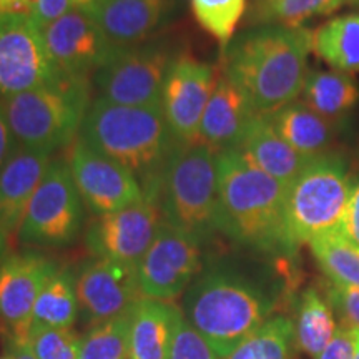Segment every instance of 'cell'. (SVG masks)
<instances>
[{"mask_svg": "<svg viewBox=\"0 0 359 359\" xmlns=\"http://www.w3.org/2000/svg\"><path fill=\"white\" fill-rule=\"evenodd\" d=\"M116 47L147 42L167 25L173 0H98L82 8Z\"/></svg>", "mask_w": 359, "mask_h": 359, "instance_id": "obj_18", "label": "cell"}, {"mask_svg": "<svg viewBox=\"0 0 359 359\" xmlns=\"http://www.w3.org/2000/svg\"><path fill=\"white\" fill-rule=\"evenodd\" d=\"M130 311L90 327L80 344V359H128Z\"/></svg>", "mask_w": 359, "mask_h": 359, "instance_id": "obj_32", "label": "cell"}, {"mask_svg": "<svg viewBox=\"0 0 359 359\" xmlns=\"http://www.w3.org/2000/svg\"><path fill=\"white\" fill-rule=\"evenodd\" d=\"M7 15V0H0V17Z\"/></svg>", "mask_w": 359, "mask_h": 359, "instance_id": "obj_46", "label": "cell"}, {"mask_svg": "<svg viewBox=\"0 0 359 359\" xmlns=\"http://www.w3.org/2000/svg\"><path fill=\"white\" fill-rule=\"evenodd\" d=\"M354 354V339H353V327L346 325L338 326L334 338L330 341V344L325 348L316 359H353Z\"/></svg>", "mask_w": 359, "mask_h": 359, "instance_id": "obj_38", "label": "cell"}, {"mask_svg": "<svg viewBox=\"0 0 359 359\" xmlns=\"http://www.w3.org/2000/svg\"><path fill=\"white\" fill-rule=\"evenodd\" d=\"M311 50L333 70L359 74V13H344L313 30Z\"/></svg>", "mask_w": 359, "mask_h": 359, "instance_id": "obj_26", "label": "cell"}, {"mask_svg": "<svg viewBox=\"0 0 359 359\" xmlns=\"http://www.w3.org/2000/svg\"><path fill=\"white\" fill-rule=\"evenodd\" d=\"M346 132L349 133V138H351V147H353V158L359 165V118L348 123Z\"/></svg>", "mask_w": 359, "mask_h": 359, "instance_id": "obj_41", "label": "cell"}, {"mask_svg": "<svg viewBox=\"0 0 359 359\" xmlns=\"http://www.w3.org/2000/svg\"><path fill=\"white\" fill-rule=\"evenodd\" d=\"M161 219L201 246L219 235L217 154L201 143L182 145L165 168L156 196Z\"/></svg>", "mask_w": 359, "mask_h": 359, "instance_id": "obj_6", "label": "cell"}, {"mask_svg": "<svg viewBox=\"0 0 359 359\" xmlns=\"http://www.w3.org/2000/svg\"><path fill=\"white\" fill-rule=\"evenodd\" d=\"M60 75L42 30L29 15L0 17V98L52 83Z\"/></svg>", "mask_w": 359, "mask_h": 359, "instance_id": "obj_10", "label": "cell"}, {"mask_svg": "<svg viewBox=\"0 0 359 359\" xmlns=\"http://www.w3.org/2000/svg\"><path fill=\"white\" fill-rule=\"evenodd\" d=\"M19 143L13 137L11 125L7 122L6 111H4L2 103H0V168L7 163L8 158L19 150Z\"/></svg>", "mask_w": 359, "mask_h": 359, "instance_id": "obj_39", "label": "cell"}, {"mask_svg": "<svg viewBox=\"0 0 359 359\" xmlns=\"http://www.w3.org/2000/svg\"><path fill=\"white\" fill-rule=\"evenodd\" d=\"M349 6H358L359 7V0H349Z\"/></svg>", "mask_w": 359, "mask_h": 359, "instance_id": "obj_47", "label": "cell"}, {"mask_svg": "<svg viewBox=\"0 0 359 359\" xmlns=\"http://www.w3.org/2000/svg\"><path fill=\"white\" fill-rule=\"evenodd\" d=\"M266 116L283 140L308 158H318L336 151L339 133L346 132L348 127L318 115L298 100Z\"/></svg>", "mask_w": 359, "mask_h": 359, "instance_id": "obj_23", "label": "cell"}, {"mask_svg": "<svg viewBox=\"0 0 359 359\" xmlns=\"http://www.w3.org/2000/svg\"><path fill=\"white\" fill-rule=\"evenodd\" d=\"M27 4L29 17L42 32L75 7L74 0H27Z\"/></svg>", "mask_w": 359, "mask_h": 359, "instance_id": "obj_36", "label": "cell"}, {"mask_svg": "<svg viewBox=\"0 0 359 359\" xmlns=\"http://www.w3.org/2000/svg\"><path fill=\"white\" fill-rule=\"evenodd\" d=\"M203 264V246L161 219L137 266L143 298L173 302L185 294Z\"/></svg>", "mask_w": 359, "mask_h": 359, "instance_id": "obj_11", "label": "cell"}, {"mask_svg": "<svg viewBox=\"0 0 359 359\" xmlns=\"http://www.w3.org/2000/svg\"><path fill=\"white\" fill-rule=\"evenodd\" d=\"M353 339H354L353 359H359V330L358 327H353Z\"/></svg>", "mask_w": 359, "mask_h": 359, "instance_id": "obj_44", "label": "cell"}, {"mask_svg": "<svg viewBox=\"0 0 359 359\" xmlns=\"http://www.w3.org/2000/svg\"><path fill=\"white\" fill-rule=\"evenodd\" d=\"M182 318L172 302L142 298L130 311L128 359H168Z\"/></svg>", "mask_w": 359, "mask_h": 359, "instance_id": "obj_21", "label": "cell"}, {"mask_svg": "<svg viewBox=\"0 0 359 359\" xmlns=\"http://www.w3.org/2000/svg\"><path fill=\"white\" fill-rule=\"evenodd\" d=\"M235 150L269 177L288 187L313 158L288 145L266 115H255Z\"/></svg>", "mask_w": 359, "mask_h": 359, "instance_id": "obj_22", "label": "cell"}, {"mask_svg": "<svg viewBox=\"0 0 359 359\" xmlns=\"http://www.w3.org/2000/svg\"><path fill=\"white\" fill-rule=\"evenodd\" d=\"M8 236L4 233L2 228H0V264L4 263V259L8 257Z\"/></svg>", "mask_w": 359, "mask_h": 359, "instance_id": "obj_42", "label": "cell"}, {"mask_svg": "<svg viewBox=\"0 0 359 359\" xmlns=\"http://www.w3.org/2000/svg\"><path fill=\"white\" fill-rule=\"evenodd\" d=\"M302 102L331 122L348 125L359 105V83L343 72L309 69Z\"/></svg>", "mask_w": 359, "mask_h": 359, "instance_id": "obj_24", "label": "cell"}, {"mask_svg": "<svg viewBox=\"0 0 359 359\" xmlns=\"http://www.w3.org/2000/svg\"><path fill=\"white\" fill-rule=\"evenodd\" d=\"M160 222L156 203L143 200L118 212L97 217L85 233V245L92 257L138 266L154 241Z\"/></svg>", "mask_w": 359, "mask_h": 359, "instance_id": "obj_16", "label": "cell"}, {"mask_svg": "<svg viewBox=\"0 0 359 359\" xmlns=\"http://www.w3.org/2000/svg\"><path fill=\"white\" fill-rule=\"evenodd\" d=\"M85 222V205L69 165L55 158L34 193L17 240L39 248H64L77 240Z\"/></svg>", "mask_w": 359, "mask_h": 359, "instance_id": "obj_8", "label": "cell"}, {"mask_svg": "<svg viewBox=\"0 0 359 359\" xmlns=\"http://www.w3.org/2000/svg\"><path fill=\"white\" fill-rule=\"evenodd\" d=\"M281 293L266 273L235 259H205L183 294V314L223 359L273 316Z\"/></svg>", "mask_w": 359, "mask_h": 359, "instance_id": "obj_1", "label": "cell"}, {"mask_svg": "<svg viewBox=\"0 0 359 359\" xmlns=\"http://www.w3.org/2000/svg\"><path fill=\"white\" fill-rule=\"evenodd\" d=\"M8 359H37L27 341H2Z\"/></svg>", "mask_w": 359, "mask_h": 359, "instance_id": "obj_40", "label": "cell"}, {"mask_svg": "<svg viewBox=\"0 0 359 359\" xmlns=\"http://www.w3.org/2000/svg\"><path fill=\"white\" fill-rule=\"evenodd\" d=\"M353 180L348 156L336 150L313 158L286 187V222L296 248L339 231Z\"/></svg>", "mask_w": 359, "mask_h": 359, "instance_id": "obj_7", "label": "cell"}, {"mask_svg": "<svg viewBox=\"0 0 359 359\" xmlns=\"http://www.w3.org/2000/svg\"><path fill=\"white\" fill-rule=\"evenodd\" d=\"M79 320V302L74 271L58 266L40 291L32 325L72 330Z\"/></svg>", "mask_w": 359, "mask_h": 359, "instance_id": "obj_27", "label": "cell"}, {"mask_svg": "<svg viewBox=\"0 0 359 359\" xmlns=\"http://www.w3.org/2000/svg\"><path fill=\"white\" fill-rule=\"evenodd\" d=\"M219 235L251 253L291 259L296 245L286 222V185L231 148L217 154Z\"/></svg>", "mask_w": 359, "mask_h": 359, "instance_id": "obj_2", "label": "cell"}, {"mask_svg": "<svg viewBox=\"0 0 359 359\" xmlns=\"http://www.w3.org/2000/svg\"><path fill=\"white\" fill-rule=\"evenodd\" d=\"M255 115L243 93L222 72L201 118L198 143L215 154L236 148Z\"/></svg>", "mask_w": 359, "mask_h": 359, "instance_id": "obj_20", "label": "cell"}, {"mask_svg": "<svg viewBox=\"0 0 359 359\" xmlns=\"http://www.w3.org/2000/svg\"><path fill=\"white\" fill-rule=\"evenodd\" d=\"M293 318L273 314L223 359H296Z\"/></svg>", "mask_w": 359, "mask_h": 359, "instance_id": "obj_28", "label": "cell"}, {"mask_svg": "<svg viewBox=\"0 0 359 359\" xmlns=\"http://www.w3.org/2000/svg\"><path fill=\"white\" fill-rule=\"evenodd\" d=\"M98 2V0H74V6L79 7V8H85L88 6H92V4Z\"/></svg>", "mask_w": 359, "mask_h": 359, "instance_id": "obj_45", "label": "cell"}, {"mask_svg": "<svg viewBox=\"0 0 359 359\" xmlns=\"http://www.w3.org/2000/svg\"><path fill=\"white\" fill-rule=\"evenodd\" d=\"M52 258L40 251L11 253L0 264V336L27 341L40 291L57 271Z\"/></svg>", "mask_w": 359, "mask_h": 359, "instance_id": "obj_15", "label": "cell"}, {"mask_svg": "<svg viewBox=\"0 0 359 359\" xmlns=\"http://www.w3.org/2000/svg\"><path fill=\"white\" fill-rule=\"evenodd\" d=\"M79 138L132 172L145 200L156 203L160 182L180 143L160 107H130L95 98Z\"/></svg>", "mask_w": 359, "mask_h": 359, "instance_id": "obj_4", "label": "cell"}, {"mask_svg": "<svg viewBox=\"0 0 359 359\" xmlns=\"http://www.w3.org/2000/svg\"><path fill=\"white\" fill-rule=\"evenodd\" d=\"M88 77L62 74L55 82L0 98L19 147L53 154L79 138L90 105Z\"/></svg>", "mask_w": 359, "mask_h": 359, "instance_id": "obj_5", "label": "cell"}, {"mask_svg": "<svg viewBox=\"0 0 359 359\" xmlns=\"http://www.w3.org/2000/svg\"><path fill=\"white\" fill-rule=\"evenodd\" d=\"M339 233L359 248V175L353 180L351 195H349L346 212L341 222Z\"/></svg>", "mask_w": 359, "mask_h": 359, "instance_id": "obj_37", "label": "cell"}, {"mask_svg": "<svg viewBox=\"0 0 359 359\" xmlns=\"http://www.w3.org/2000/svg\"><path fill=\"white\" fill-rule=\"evenodd\" d=\"M42 34L57 69L74 77L95 74L116 48L92 17L79 7L67 12Z\"/></svg>", "mask_w": 359, "mask_h": 359, "instance_id": "obj_17", "label": "cell"}, {"mask_svg": "<svg viewBox=\"0 0 359 359\" xmlns=\"http://www.w3.org/2000/svg\"><path fill=\"white\" fill-rule=\"evenodd\" d=\"M349 4V0H278L263 11L250 13L253 25H281L290 29L303 27L314 17L330 15Z\"/></svg>", "mask_w": 359, "mask_h": 359, "instance_id": "obj_30", "label": "cell"}, {"mask_svg": "<svg viewBox=\"0 0 359 359\" xmlns=\"http://www.w3.org/2000/svg\"><path fill=\"white\" fill-rule=\"evenodd\" d=\"M79 318L93 327L127 314L143 298L137 266L92 257L74 271Z\"/></svg>", "mask_w": 359, "mask_h": 359, "instance_id": "obj_13", "label": "cell"}, {"mask_svg": "<svg viewBox=\"0 0 359 359\" xmlns=\"http://www.w3.org/2000/svg\"><path fill=\"white\" fill-rule=\"evenodd\" d=\"M65 161L85 208L97 217L145 200L140 182L132 172L98 154L80 138L69 147Z\"/></svg>", "mask_w": 359, "mask_h": 359, "instance_id": "obj_14", "label": "cell"}, {"mask_svg": "<svg viewBox=\"0 0 359 359\" xmlns=\"http://www.w3.org/2000/svg\"><path fill=\"white\" fill-rule=\"evenodd\" d=\"M218 70L190 53L178 52L161 88L160 109L175 138L183 145L198 143L200 123L218 82Z\"/></svg>", "mask_w": 359, "mask_h": 359, "instance_id": "obj_12", "label": "cell"}, {"mask_svg": "<svg viewBox=\"0 0 359 359\" xmlns=\"http://www.w3.org/2000/svg\"><path fill=\"white\" fill-rule=\"evenodd\" d=\"M275 2H278V0H253V7H251L250 13L263 11V8L269 7V6H271V4H275Z\"/></svg>", "mask_w": 359, "mask_h": 359, "instance_id": "obj_43", "label": "cell"}, {"mask_svg": "<svg viewBox=\"0 0 359 359\" xmlns=\"http://www.w3.org/2000/svg\"><path fill=\"white\" fill-rule=\"evenodd\" d=\"M309 250L330 283L359 286V248L339 231L313 240Z\"/></svg>", "mask_w": 359, "mask_h": 359, "instance_id": "obj_29", "label": "cell"}, {"mask_svg": "<svg viewBox=\"0 0 359 359\" xmlns=\"http://www.w3.org/2000/svg\"><path fill=\"white\" fill-rule=\"evenodd\" d=\"M293 323L296 348L313 359L325 351L339 326L326 294L316 288H306L299 294Z\"/></svg>", "mask_w": 359, "mask_h": 359, "instance_id": "obj_25", "label": "cell"}, {"mask_svg": "<svg viewBox=\"0 0 359 359\" xmlns=\"http://www.w3.org/2000/svg\"><path fill=\"white\" fill-rule=\"evenodd\" d=\"M50 154L19 148L0 168V228L11 238L17 235L34 193L47 173Z\"/></svg>", "mask_w": 359, "mask_h": 359, "instance_id": "obj_19", "label": "cell"}, {"mask_svg": "<svg viewBox=\"0 0 359 359\" xmlns=\"http://www.w3.org/2000/svg\"><path fill=\"white\" fill-rule=\"evenodd\" d=\"M313 30L258 25L223 50V74L257 115H271L302 97L308 77Z\"/></svg>", "mask_w": 359, "mask_h": 359, "instance_id": "obj_3", "label": "cell"}, {"mask_svg": "<svg viewBox=\"0 0 359 359\" xmlns=\"http://www.w3.org/2000/svg\"><path fill=\"white\" fill-rule=\"evenodd\" d=\"M168 359H222L217 356L212 346L206 343L203 336L187 321L183 314L177 327L172 353Z\"/></svg>", "mask_w": 359, "mask_h": 359, "instance_id": "obj_34", "label": "cell"}, {"mask_svg": "<svg viewBox=\"0 0 359 359\" xmlns=\"http://www.w3.org/2000/svg\"><path fill=\"white\" fill-rule=\"evenodd\" d=\"M172 43L151 40L116 47L109 60L93 74V85L111 103L130 107H160L168 67L177 55Z\"/></svg>", "mask_w": 359, "mask_h": 359, "instance_id": "obj_9", "label": "cell"}, {"mask_svg": "<svg viewBox=\"0 0 359 359\" xmlns=\"http://www.w3.org/2000/svg\"><path fill=\"white\" fill-rule=\"evenodd\" d=\"M190 4L201 29L224 50L235 39L236 27L246 12V0H190Z\"/></svg>", "mask_w": 359, "mask_h": 359, "instance_id": "obj_31", "label": "cell"}, {"mask_svg": "<svg viewBox=\"0 0 359 359\" xmlns=\"http://www.w3.org/2000/svg\"><path fill=\"white\" fill-rule=\"evenodd\" d=\"M326 298L339 314L341 325L359 330V286L330 283L326 286Z\"/></svg>", "mask_w": 359, "mask_h": 359, "instance_id": "obj_35", "label": "cell"}, {"mask_svg": "<svg viewBox=\"0 0 359 359\" xmlns=\"http://www.w3.org/2000/svg\"><path fill=\"white\" fill-rule=\"evenodd\" d=\"M0 359H2V358H0ZM6 359H8V358H6Z\"/></svg>", "mask_w": 359, "mask_h": 359, "instance_id": "obj_48", "label": "cell"}, {"mask_svg": "<svg viewBox=\"0 0 359 359\" xmlns=\"http://www.w3.org/2000/svg\"><path fill=\"white\" fill-rule=\"evenodd\" d=\"M27 343L37 359H80L82 338L72 330L32 325Z\"/></svg>", "mask_w": 359, "mask_h": 359, "instance_id": "obj_33", "label": "cell"}]
</instances>
